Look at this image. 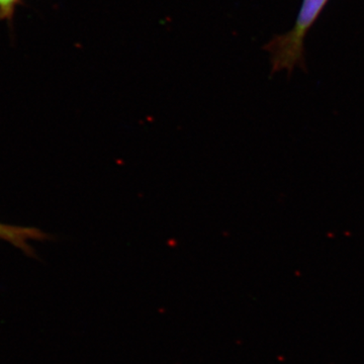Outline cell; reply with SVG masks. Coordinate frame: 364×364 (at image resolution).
I'll return each instance as SVG.
<instances>
[{
	"mask_svg": "<svg viewBox=\"0 0 364 364\" xmlns=\"http://www.w3.org/2000/svg\"><path fill=\"white\" fill-rule=\"evenodd\" d=\"M326 0H305L296 26L293 33L284 38V41L277 43L273 49V71L282 69L293 70L301 61V39L309 26L315 20Z\"/></svg>",
	"mask_w": 364,
	"mask_h": 364,
	"instance_id": "6da1fadb",
	"label": "cell"
},
{
	"mask_svg": "<svg viewBox=\"0 0 364 364\" xmlns=\"http://www.w3.org/2000/svg\"><path fill=\"white\" fill-rule=\"evenodd\" d=\"M18 0H0V16H9Z\"/></svg>",
	"mask_w": 364,
	"mask_h": 364,
	"instance_id": "3957f363",
	"label": "cell"
},
{
	"mask_svg": "<svg viewBox=\"0 0 364 364\" xmlns=\"http://www.w3.org/2000/svg\"><path fill=\"white\" fill-rule=\"evenodd\" d=\"M49 238V235L38 228L11 226L0 223V239L21 249L26 255H33V249L28 245V241H43Z\"/></svg>",
	"mask_w": 364,
	"mask_h": 364,
	"instance_id": "7a4b0ae2",
	"label": "cell"
}]
</instances>
